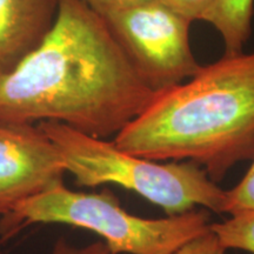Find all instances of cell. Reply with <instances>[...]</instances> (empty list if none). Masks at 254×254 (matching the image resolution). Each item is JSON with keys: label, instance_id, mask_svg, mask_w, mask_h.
<instances>
[{"label": "cell", "instance_id": "cell-1", "mask_svg": "<svg viewBox=\"0 0 254 254\" xmlns=\"http://www.w3.org/2000/svg\"><path fill=\"white\" fill-rule=\"evenodd\" d=\"M154 95L103 18L84 0H59L43 43L0 79V120H52L106 139Z\"/></svg>", "mask_w": 254, "mask_h": 254}, {"label": "cell", "instance_id": "cell-2", "mask_svg": "<svg viewBox=\"0 0 254 254\" xmlns=\"http://www.w3.org/2000/svg\"><path fill=\"white\" fill-rule=\"evenodd\" d=\"M113 144L152 161L186 160L219 183L254 160V52L200 66L189 81L155 93Z\"/></svg>", "mask_w": 254, "mask_h": 254}, {"label": "cell", "instance_id": "cell-3", "mask_svg": "<svg viewBox=\"0 0 254 254\" xmlns=\"http://www.w3.org/2000/svg\"><path fill=\"white\" fill-rule=\"evenodd\" d=\"M36 224H64L92 231L113 254H172L211 226L206 211L145 219L126 212L112 190L73 192L64 183L24 200L0 217V241L13 239Z\"/></svg>", "mask_w": 254, "mask_h": 254}, {"label": "cell", "instance_id": "cell-4", "mask_svg": "<svg viewBox=\"0 0 254 254\" xmlns=\"http://www.w3.org/2000/svg\"><path fill=\"white\" fill-rule=\"evenodd\" d=\"M38 126L58 148L66 172L78 187L116 184L134 190L168 215L192 211L199 205L224 213L226 190L190 161L157 164L129 154L105 139L84 134L65 124L44 120Z\"/></svg>", "mask_w": 254, "mask_h": 254}, {"label": "cell", "instance_id": "cell-5", "mask_svg": "<svg viewBox=\"0 0 254 254\" xmlns=\"http://www.w3.org/2000/svg\"><path fill=\"white\" fill-rule=\"evenodd\" d=\"M101 18L155 93L182 84L201 66L190 49L192 21L160 0H147Z\"/></svg>", "mask_w": 254, "mask_h": 254}, {"label": "cell", "instance_id": "cell-6", "mask_svg": "<svg viewBox=\"0 0 254 254\" xmlns=\"http://www.w3.org/2000/svg\"><path fill=\"white\" fill-rule=\"evenodd\" d=\"M65 164L38 125L0 120V217L63 183Z\"/></svg>", "mask_w": 254, "mask_h": 254}, {"label": "cell", "instance_id": "cell-7", "mask_svg": "<svg viewBox=\"0 0 254 254\" xmlns=\"http://www.w3.org/2000/svg\"><path fill=\"white\" fill-rule=\"evenodd\" d=\"M59 0H0V79L37 50L55 24Z\"/></svg>", "mask_w": 254, "mask_h": 254}, {"label": "cell", "instance_id": "cell-8", "mask_svg": "<svg viewBox=\"0 0 254 254\" xmlns=\"http://www.w3.org/2000/svg\"><path fill=\"white\" fill-rule=\"evenodd\" d=\"M254 0H215L202 20L222 38L226 55L244 52L252 34Z\"/></svg>", "mask_w": 254, "mask_h": 254}, {"label": "cell", "instance_id": "cell-9", "mask_svg": "<svg viewBox=\"0 0 254 254\" xmlns=\"http://www.w3.org/2000/svg\"><path fill=\"white\" fill-rule=\"evenodd\" d=\"M209 227L227 250H241L254 254V209L231 215L227 220L211 224Z\"/></svg>", "mask_w": 254, "mask_h": 254}, {"label": "cell", "instance_id": "cell-10", "mask_svg": "<svg viewBox=\"0 0 254 254\" xmlns=\"http://www.w3.org/2000/svg\"><path fill=\"white\" fill-rule=\"evenodd\" d=\"M254 209V160L243 180L236 187L226 190L224 213L234 215Z\"/></svg>", "mask_w": 254, "mask_h": 254}, {"label": "cell", "instance_id": "cell-11", "mask_svg": "<svg viewBox=\"0 0 254 254\" xmlns=\"http://www.w3.org/2000/svg\"><path fill=\"white\" fill-rule=\"evenodd\" d=\"M226 247L209 227V231L189 240L172 254H226Z\"/></svg>", "mask_w": 254, "mask_h": 254}, {"label": "cell", "instance_id": "cell-12", "mask_svg": "<svg viewBox=\"0 0 254 254\" xmlns=\"http://www.w3.org/2000/svg\"><path fill=\"white\" fill-rule=\"evenodd\" d=\"M190 21L202 20L215 0H160Z\"/></svg>", "mask_w": 254, "mask_h": 254}, {"label": "cell", "instance_id": "cell-13", "mask_svg": "<svg viewBox=\"0 0 254 254\" xmlns=\"http://www.w3.org/2000/svg\"><path fill=\"white\" fill-rule=\"evenodd\" d=\"M52 254H113L104 241H97L85 247H74L67 240L60 238L53 246Z\"/></svg>", "mask_w": 254, "mask_h": 254}, {"label": "cell", "instance_id": "cell-14", "mask_svg": "<svg viewBox=\"0 0 254 254\" xmlns=\"http://www.w3.org/2000/svg\"><path fill=\"white\" fill-rule=\"evenodd\" d=\"M90 7L100 17L109 14L111 12L119 11L129 6L140 4L147 0H84Z\"/></svg>", "mask_w": 254, "mask_h": 254}, {"label": "cell", "instance_id": "cell-15", "mask_svg": "<svg viewBox=\"0 0 254 254\" xmlns=\"http://www.w3.org/2000/svg\"><path fill=\"white\" fill-rule=\"evenodd\" d=\"M0 254H1V252H0Z\"/></svg>", "mask_w": 254, "mask_h": 254}]
</instances>
